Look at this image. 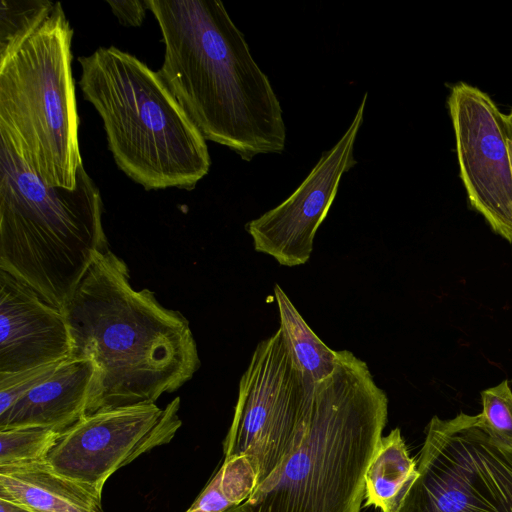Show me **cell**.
<instances>
[{
    "instance_id": "obj_1",
    "label": "cell",
    "mask_w": 512,
    "mask_h": 512,
    "mask_svg": "<svg viewBox=\"0 0 512 512\" xmlns=\"http://www.w3.org/2000/svg\"><path fill=\"white\" fill-rule=\"evenodd\" d=\"M70 357L93 362L87 412L155 403L201 366L189 321L154 292L136 290L125 261L96 254L64 305Z\"/></svg>"
},
{
    "instance_id": "obj_2",
    "label": "cell",
    "mask_w": 512,
    "mask_h": 512,
    "mask_svg": "<svg viewBox=\"0 0 512 512\" xmlns=\"http://www.w3.org/2000/svg\"><path fill=\"white\" fill-rule=\"evenodd\" d=\"M165 46L158 71L205 140L242 160L282 153L283 111L244 34L219 0H144Z\"/></svg>"
},
{
    "instance_id": "obj_3",
    "label": "cell",
    "mask_w": 512,
    "mask_h": 512,
    "mask_svg": "<svg viewBox=\"0 0 512 512\" xmlns=\"http://www.w3.org/2000/svg\"><path fill=\"white\" fill-rule=\"evenodd\" d=\"M387 421V395L367 364L336 351L333 372L314 384L277 463L228 512H360Z\"/></svg>"
},
{
    "instance_id": "obj_4",
    "label": "cell",
    "mask_w": 512,
    "mask_h": 512,
    "mask_svg": "<svg viewBox=\"0 0 512 512\" xmlns=\"http://www.w3.org/2000/svg\"><path fill=\"white\" fill-rule=\"evenodd\" d=\"M100 191L81 165L74 188L43 182L0 140V270L63 309L109 248Z\"/></svg>"
},
{
    "instance_id": "obj_5",
    "label": "cell",
    "mask_w": 512,
    "mask_h": 512,
    "mask_svg": "<svg viewBox=\"0 0 512 512\" xmlns=\"http://www.w3.org/2000/svg\"><path fill=\"white\" fill-rule=\"evenodd\" d=\"M78 62L119 169L146 190L193 189L210 169L206 140L159 73L115 46Z\"/></svg>"
},
{
    "instance_id": "obj_6",
    "label": "cell",
    "mask_w": 512,
    "mask_h": 512,
    "mask_svg": "<svg viewBox=\"0 0 512 512\" xmlns=\"http://www.w3.org/2000/svg\"><path fill=\"white\" fill-rule=\"evenodd\" d=\"M73 30L60 2L7 58L0 60V140L43 182L74 188L82 164Z\"/></svg>"
},
{
    "instance_id": "obj_7",
    "label": "cell",
    "mask_w": 512,
    "mask_h": 512,
    "mask_svg": "<svg viewBox=\"0 0 512 512\" xmlns=\"http://www.w3.org/2000/svg\"><path fill=\"white\" fill-rule=\"evenodd\" d=\"M396 512H512V449L478 415L433 416Z\"/></svg>"
},
{
    "instance_id": "obj_8",
    "label": "cell",
    "mask_w": 512,
    "mask_h": 512,
    "mask_svg": "<svg viewBox=\"0 0 512 512\" xmlns=\"http://www.w3.org/2000/svg\"><path fill=\"white\" fill-rule=\"evenodd\" d=\"M180 398L98 410L63 431L46 461L56 472L102 495L108 478L152 449L168 444L182 425Z\"/></svg>"
},
{
    "instance_id": "obj_9",
    "label": "cell",
    "mask_w": 512,
    "mask_h": 512,
    "mask_svg": "<svg viewBox=\"0 0 512 512\" xmlns=\"http://www.w3.org/2000/svg\"><path fill=\"white\" fill-rule=\"evenodd\" d=\"M447 106L469 203L512 243V166L505 114L486 92L462 81L451 86Z\"/></svg>"
},
{
    "instance_id": "obj_10",
    "label": "cell",
    "mask_w": 512,
    "mask_h": 512,
    "mask_svg": "<svg viewBox=\"0 0 512 512\" xmlns=\"http://www.w3.org/2000/svg\"><path fill=\"white\" fill-rule=\"evenodd\" d=\"M366 101L367 93L345 133L321 154L297 189L282 203L245 225L257 252L273 257L286 267L309 261L316 232L334 202L341 178L357 164L354 145L364 120Z\"/></svg>"
},
{
    "instance_id": "obj_11",
    "label": "cell",
    "mask_w": 512,
    "mask_h": 512,
    "mask_svg": "<svg viewBox=\"0 0 512 512\" xmlns=\"http://www.w3.org/2000/svg\"><path fill=\"white\" fill-rule=\"evenodd\" d=\"M70 352L63 311L0 270V372L63 361Z\"/></svg>"
},
{
    "instance_id": "obj_12",
    "label": "cell",
    "mask_w": 512,
    "mask_h": 512,
    "mask_svg": "<svg viewBox=\"0 0 512 512\" xmlns=\"http://www.w3.org/2000/svg\"><path fill=\"white\" fill-rule=\"evenodd\" d=\"M94 375L92 361L69 357L49 379L0 415V430L41 426L65 431L86 415Z\"/></svg>"
},
{
    "instance_id": "obj_13",
    "label": "cell",
    "mask_w": 512,
    "mask_h": 512,
    "mask_svg": "<svg viewBox=\"0 0 512 512\" xmlns=\"http://www.w3.org/2000/svg\"><path fill=\"white\" fill-rule=\"evenodd\" d=\"M0 496L34 512H104L101 494L56 472L46 460L0 466Z\"/></svg>"
},
{
    "instance_id": "obj_14",
    "label": "cell",
    "mask_w": 512,
    "mask_h": 512,
    "mask_svg": "<svg viewBox=\"0 0 512 512\" xmlns=\"http://www.w3.org/2000/svg\"><path fill=\"white\" fill-rule=\"evenodd\" d=\"M412 458L399 428L382 436L365 476L364 507L396 512L408 485L417 476Z\"/></svg>"
},
{
    "instance_id": "obj_15",
    "label": "cell",
    "mask_w": 512,
    "mask_h": 512,
    "mask_svg": "<svg viewBox=\"0 0 512 512\" xmlns=\"http://www.w3.org/2000/svg\"><path fill=\"white\" fill-rule=\"evenodd\" d=\"M274 295L279 311L280 329L304 371L314 383L334 370L336 350L329 348L308 326L282 288L275 284Z\"/></svg>"
},
{
    "instance_id": "obj_16",
    "label": "cell",
    "mask_w": 512,
    "mask_h": 512,
    "mask_svg": "<svg viewBox=\"0 0 512 512\" xmlns=\"http://www.w3.org/2000/svg\"><path fill=\"white\" fill-rule=\"evenodd\" d=\"M257 473L245 456L224 457L223 463L186 512H228L248 499Z\"/></svg>"
},
{
    "instance_id": "obj_17",
    "label": "cell",
    "mask_w": 512,
    "mask_h": 512,
    "mask_svg": "<svg viewBox=\"0 0 512 512\" xmlns=\"http://www.w3.org/2000/svg\"><path fill=\"white\" fill-rule=\"evenodd\" d=\"M54 4L48 0L0 1V60L13 53L39 27Z\"/></svg>"
},
{
    "instance_id": "obj_18",
    "label": "cell",
    "mask_w": 512,
    "mask_h": 512,
    "mask_svg": "<svg viewBox=\"0 0 512 512\" xmlns=\"http://www.w3.org/2000/svg\"><path fill=\"white\" fill-rule=\"evenodd\" d=\"M61 433L41 426L0 430V466L45 461Z\"/></svg>"
},
{
    "instance_id": "obj_19",
    "label": "cell",
    "mask_w": 512,
    "mask_h": 512,
    "mask_svg": "<svg viewBox=\"0 0 512 512\" xmlns=\"http://www.w3.org/2000/svg\"><path fill=\"white\" fill-rule=\"evenodd\" d=\"M481 426L500 444L512 449V390L507 380L481 392Z\"/></svg>"
},
{
    "instance_id": "obj_20",
    "label": "cell",
    "mask_w": 512,
    "mask_h": 512,
    "mask_svg": "<svg viewBox=\"0 0 512 512\" xmlns=\"http://www.w3.org/2000/svg\"><path fill=\"white\" fill-rule=\"evenodd\" d=\"M63 361L15 372H0V415L34 388L49 379Z\"/></svg>"
},
{
    "instance_id": "obj_21",
    "label": "cell",
    "mask_w": 512,
    "mask_h": 512,
    "mask_svg": "<svg viewBox=\"0 0 512 512\" xmlns=\"http://www.w3.org/2000/svg\"><path fill=\"white\" fill-rule=\"evenodd\" d=\"M106 2L119 22L125 26H140L148 9L145 1L140 0H107Z\"/></svg>"
},
{
    "instance_id": "obj_22",
    "label": "cell",
    "mask_w": 512,
    "mask_h": 512,
    "mask_svg": "<svg viewBox=\"0 0 512 512\" xmlns=\"http://www.w3.org/2000/svg\"><path fill=\"white\" fill-rule=\"evenodd\" d=\"M0 512H34L14 500L0 496Z\"/></svg>"
},
{
    "instance_id": "obj_23",
    "label": "cell",
    "mask_w": 512,
    "mask_h": 512,
    "mask_svg": "<svg viewBox=\"0 0 512 512\" xmlns=\"http://www.w3.org/2000/svg\"><path fill=\"white\" fill-rule=\"evenodd\" d=\"M507 133H508V139H507L508 150H509V156H510V161H511V166H512V134L508 131V128H507Z\"/></svg>"
},
{
    "instance_id": "obj_24",
    "label": "cell",
    "mask_w": 512,
    "mask_h": 512,
    "mask_svg": "<svg viewBox=\"0 0 512 512\" xmlns=\"http://www.w3.org/2000/svg\"><path fill=\"white\" fill-rule=\"evenodd\" d=\"M505 120L507 124L508 131L512 134V114H505Z\"/></svg>"
},
{
    "instance_id": "obj_25",
    "label": "cell",
    "mask_w": 512,
    "mask_h": 512,
    "mask_svg": "<svg viewBox=\"0 0 512 512\" xmlns=\"http://www.w3.org/2000/svg\"><path fill=\"white\" fill-rule=\"evenodd\" d=\"M510 113L512 114V109H511Z\"/></svg>"
}]
</instances>
